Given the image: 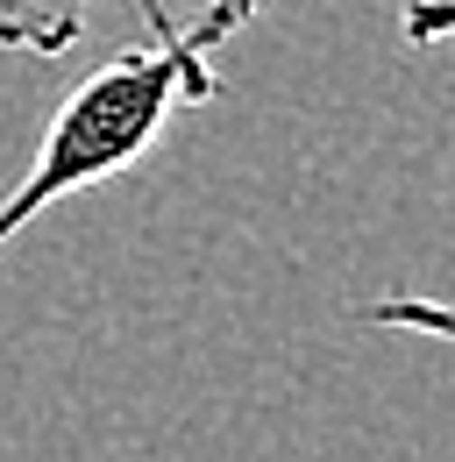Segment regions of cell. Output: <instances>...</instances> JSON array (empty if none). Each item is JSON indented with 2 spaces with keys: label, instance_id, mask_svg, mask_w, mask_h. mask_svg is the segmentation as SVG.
<instances>
[{
  "label": "cell",
  "instance_id": "4",
  "mask_svg": "<svg viewBox=\"0 0 455 462\" xmlns=\"http://www.w3.org/2000/svg\"><path fill=\"white\" fill-rule=\"evenodd\" d=\"M398 36L405 43H449L455 36V0H398Z\"/></svg>",
  "mask_w": 455,
  "mask_h": 462
},
{
  "label": "cell",
  "instance_id": "3",
  "mask_svg": "<svg viewBox=\"0 0 455 462\" xmlns=\"http://www.w3.org/2000/svg\"><path fill=\"white\" fill-rule=\"evenodd\" d=\"M363 320H370V328H385V335H420V342H441V348H455V306H449V299L392 291V299H377V306H370Z\"/></svg>",
  "mask_w": 455,
  "mask_h": 462
},
{
  "label": "cell",
  "instance_id": "2",
  "mask_svg": "<svg viewBox=\"0 0 455 462\" xmlns=\"http://www.w3.org/2000/svg\"><path fill=\"white\" fill-rule=\"evenodd\" d=\"M86 7L93 0H0V51L22 58H64L86 36ZM150 29H171V0H135Z\"/></svg>",
  "mask_w": 455,
  "mask_h": 462
},
{
  "label": "cell",
  "instance_id": "1",
  "mask_svg": "<svg viewBox=\"0 0 455 462\" xmlns=\"http://www.w3.org/2000/svg\"><path fill=\"white\" fill-rule=\"evenodd\" d=\"M256 14H264V0H200L192 22L150 29L143 51H121V58L100 64L51 115L29 171L0 192V249L36 214H51L57 199H79L107 178H128L157 150V135L171 128L178 107H207L221 93L214 51L235 43Z\"/></svg>",
  "mask_w": 455,
  "mask_h": 462
}]
</instances>
